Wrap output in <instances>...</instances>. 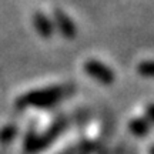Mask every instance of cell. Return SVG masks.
<instances>
[{
	"label": "cell",
	"instance_id": "ba28073f",
	"mask_svg": "<svg viewBox=\"0 0 154 154\" xmlns=\"http://www.w3.org/2000/svg\"><path fill=\"white\" fill-rule=\"evenodd\" d=\"M150 154H154V146H151V147H150V151H149Z\"/></svg>",
	"mask_w": 154,
	"mask_h": 154
},
{
	"label": "cell",
	"instance_id": "277c9868",
	"mask_svg": "<svg viewBox=\"0 0 154 154\" xmlns=\"http://www.w3.org/2000/svg\"><path fill=\"white\" fill-rule=\"evenodd\" d=\"M33 26L42 37H50L51 34L54 33V24H53V20H50L49 17L46 16L44 13H34L33 17Z\"/></svg>",
	"mask_w": 154,
	"mask_h": 154
},
{
	"label": "cell",
	"instance_id": "8992f818",
	"mask_svg": "<svg viewBox=\"0 0 154 154\" xmlns=\"http://www.w3.org/2000/svg\"><path fill=\"white\" fill-rule=\"evenodd\" d=\"M137 73L146 79H154V60H144L138 63Z\"/></svg>",
	"mask_w": 154,
	"mask_h": 154
},
{
	"label": "cell",
	"instance_id": "7a4b0ae2",
	"mask_svg": "<svg viewBox=\"0 0 154 154\" xmlns=\"http://www.w3.org/2000/svg\"><path fill=\"white\" fill-rule=\"evenodd\" d=\"M84 70L91 79L103 83V84H111L114 82V72L99 60H94V59L87 60L84 64Z\"/></svg>",
	"mask_w": 154,
	"mask_h": 154
},
{
	"label": "cell",
	"instance_id": "52a82bcc",
	"mask_svg": "<svg viewBox=\"0 0 154 154\" xmlns=\"http://www.w3.org/2000/svg\"><path fill=\"white\" fill-rule=\"evenodd\" d=\"M146 119L150 123H154V103H151V104L146 107Z\"/></svg>",
	"mask_w": 154,
	"mask_h": 154
},
{
	"label": "cell",
	"instance_id": "5b68a950",
	"mask_svg": "<svg viewBox=\"0 0 154 154\" xmlns=\"http://www.w3.org/2000/svg\"><path fill=\"white\" fill-rule=\"evenodd\" d=\"M150 126H151V123H150L147 119H143V117H137V119H133L130 121V131L134 134V136H137V137H146L147 134L150 133Z\"/></svg>",
	"mask_w": 154,
	"mask_h": 154
},
{
	"label": "cell",
	"instance_id": "3957f363",
	"mask_svg": "<svg viewBox=\"0 0 154 154\" xmlns=\"http://www.w3.org/2000/svg\"><path fill=\"white\" fill-rule=\"evenodd\" d=\"M53 24L67 38H72L77 34L76 24L73 23V20L63 10H59V9L54 10V13H53Z\"/></svg>",
	"mask_w": 154,
	"mask_h": 154
},
{
	"label": "cell",
	"instance_id": "6da1fadb",
	"mask_svg": "<svg viewBox=\"0 0 154 154\" xmlns=\"http://www.w3.org/2000/svg\"><path fill=\"white\" fill-rule=\"evenodd\" d=\"M64 94V88L63 87H49V88H42V90H33L30 93L24 94L23 99L19 101L20 106H49L56 103L61 96Z\"/></svg>",
	"mask_w": 154,
	"mask_h": 154
}]
</instances>
